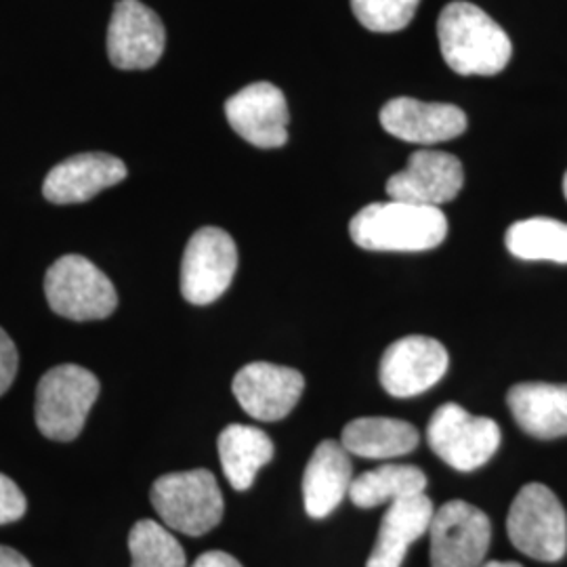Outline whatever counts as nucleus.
<instances>
[{"mask_svg": "<svg viewBox=\"0 0 567 567\" xmlns=\"http://www.w3.org/2000/svg\"><path fill=\"white\" fill-rule=\"evenodd\" d=\"M564 194H566V200H567V173H566V177H564Z\"/></svg>", "mask_w": 567, "mask_h": 567, "instance_id": "7c9ffc66", "label": "nucleus"}, {"mask_svg": "<svg viewBox=\"0 0 567 567\" xmlns=\"http://www.w3.org/2000/svg\"><path fill=\"white\" fill-rule=\"evenodd\" d=\"M480 567H524L515 561H484Z\"/></svg>", "mask_w": 567, "mask_h": 567, "instance_id": "c756f323", "label": "nucleus"}, {"mask_svg": "<svg viewBox=\"0 0 567 567\" xmlns=\"http://www.w3.org/2000/svg\"><path fill=\"white\" fill-rule=\"evenodd\" d=\"M429 540L431 567H480L492 543V522L482 508L450 501L435 508Z\"/></svg>", "mask_w": 567, "mask_h": 567, "instance_id": "6e6552de", "label": "nucleus"}, {"mask_svg": "<svg viewBox=\"0 0 567 567\" xmlns=\"http://www.w3.org/2000/svg\"><path fill=\"white\" fill-rule=\"evenodd\" d=\"M513 547L536 561H559L567 550V515L559 498L543 484H527L507 517Z\"/></svg>", "mask_w": 567, "mask_h": 567, "instance_id": "423d86ee", "label": "nucleus"}, {"mask_svg": "<svg viewBox=\"0 0 567 567\" xmlns=\"http://www.w3.org/2000/svg\"><path fill=\"white\" fill-rule=\"evenodd\" d=\"M18 347L11 337L0 328V395H4L18 377Z\"/></svg>", "mask_w": 567, "mask_h": 567, "instance_id": "bb28decb", "label": "nucleus"}, {"mask_svg": "<svg viewBox=\"0 0 567 567\" xmlns=\"http://www.w3.org/2000/svg\"><path fill=\"white\" fill-rule=\"evenodd\" d=\"M49 307L68 320H105L118 307L112 280L82 255H65L49 267L44 276Z\"/></svg>", "mask_w": 567, "mask_h": 567, "instance_id": "39448f33", "label": "nucleus"}, {"mask_svg": "<svg viewBox=\"0 0 567 567\" xmlns=\"http://www.w3.org/2000/svg\"><path fill=\"white\" fill-rule=\"evenodd\" d=\"M508 252L524 261L567 265V224L532 217L511 225L505 236Z\"/></svg>", "mask_w": 567, "mask_h": 567, "instance_id": "5701e85b", "label": "nucleus"}, {"mask_svg": "<svg viewBox=\"0 0 567 567\" xmlns=\"http://www.w3.org/2000/svg\"><path fill=\"white\" fill-rule=\"evenodd\" d=\"M100 398L97 377L76 364L51 368L37 389V425L47 440L72 442Z\"/></svg>", "mask_w": 567, "mask_h": 567, "instance_id": "20e7f679", "label": "nucleus"}, {"mask_svg": "<svg viewBox=\"0 0 567 567\" xmlns=\"http://www.w3.org/2000/svg\"><path fill=\"white\" fill-rule=\"evenodd\" d=\"M231 391L244 412L255 421L276 423L299 404L305 391L303 374L288 365L252 362L234 377Z\"/></svg>", "mask_w": 567, "mask_h": 567, "instance_id": "f8f14e48", "label": "nucleus"}, {"mask_svg": "<svg viewBox=\"0 0 567 567\" xmlns=\"http://www.w3.org/2000/svg\"><path fill=\"white\" fill-rule=\"evenodd\" d=\"M166 30L140 0H121L107 28V55L118 70H150L163 58Z\"/></svg>", "mask_w": 567, "mask_h": 567, "instance_id": "9b49d317", "label": "nucleus"}, {"mask_svg": "<svg viewBox=\"0 0 567 567\" xmlns=\"http://www.w3.org/2000/svg\"><path fill=\"white\" fill-rule=\"evenodd\" d=\"M163 526L185 536H204L224 519V494L208 468L166 473L150 492Z\"/></svg>", "mask_w": 567, "mask_h": 567, "instance_id": "7ed1b4c3", "label": "nucleus"}, {"mask_svg": "<svg viewBox=\"0 0 567 567\" xmlns=\"http://www.w3.org/2000/svg\"><path fill=\"white\" fill-rule=\"evenodd\" d=\"M238 248L219 227L198 229L185 246L182 261V295L192 305L215 303L236 276Z\"/></svg>", "mask_w": 567, "mask_h": 567, "instance_id": "1a4fd4ad", "label": "nucleus"}, {"mask_svg": "<svg viewBox=\"0 0 567 567\" xmlns=\"http://www.w3.org/2000/svg\"><path fill=\"white\" fill-rule=\"evenodd\" d=\"M131 567H187V557L179 540L168 527L142 519L128 534Z\"/></svg>", "mask_w": 567, "mask_h": 567, "instance_id": "b1692460", "label": "nucleus"}, {"mask_svg": "<svg viewBox=\"0 0 567 567\" xmlns=\"http://www.w3.org/2000/svg\"><path fill=\"white\" fill-rule=\"evenodd\" d=\"M437 39L450 70L461 76L501 74L513 55L507 32L484 9L465 0L444 7L437 20Z\"/></svg>", "mask_w": 567, "mask_h": 567, "instance_id": "f257e3e1", "label": "nucleus"}, {"mask_svg": "<svg viewBox=\"0 0 567 567\" xmlns=\"http://www.w3.org/2000/svg\"><path fill=\"white\" fill-rule=\"evenodd\" d=\"M465 183L463 164L446 152L419 150L410 156L404 171L386 182L389 200L435 206L454 200Z\"/></svg>", "mask_w": 567, "mask_h": 567, "instance_id": "ddd939ff", "label": "nucleus"}, {"mask_svg": "<svg viewBox=\"0 0 567 567\" xmlns=\"http://www.w3.org/2000/svg\"><path fill=\"white\" fill-rule=\"evenodd\" d=\"M25 508L28 503L18 484L0 473V526L20 522L25 515Z\"/></svg>", "mask_w": 567, "mask_h": 567, "instance_id": "a878e982", "label": "nucleus"}, {"mask_svg": "<svg viewBox=\"0 0 567 567\" xmlns=\"http://www.w3.org/2000/svg\"><path fill=\"white\" fill-rule=\"evenodd\" d=\"M126 164L103 152L79 154L58 164L44 179L42 194L49 203L81 204L126 177Z\"/></svg>", "mask_w": 567, "mask_h": 567, "instance_id": "dca6fc26", "label": "nucleus"}, {"mask_svg": "<svg viewBox=\"0 0 567 567\" xmlns=\"http://www.w3.org/2000/svg\"><path fill=\"white\" fill-rule=\"evenodd\" d=\"M508 410L522 431L536 440L567 435V385L519 383L508 389Z\"/></svg>", "mask_w": 567, "mask_h": 567, "instance_id": "6ab92c4d", "label": "nucleus"}, {"mask_svg": "<svg viewBox=\"0 0 567 567\" xmlns=\"http://www.w3.org/2000/svg\"><path fill=\"white\" fill-rule=\"evenodd\" d=\"M274 442L271 437L250 425L225 426L219 435V461L224 466L229 486L244 492L255 484L261 466L271 463Z\"/></svg>", "mask_w": 567, "mask_h": 567, "instance_id": "412c9836", "label": "nucleus"}, {"mask_svg": "<svg viewBox=\"0 0 567 567\" xmlns=\"http://www.w3.org/2000/svg\"><path fill=\"white\" fill-rule=\"evenodd\" d=\"M225 116L244 142L276 150L288 142V103L271 82H255L225 103Z\"/></svg>", "mask_w": 567, "mask_h": 567, "instance_id": "4468645a", "label": "nucleus"}, {"mask_svg": "<svg viewBox=\"0 0 567 567\" xmlns=\"http://www.w3.org/2000/svg\"><path fill=\"white\" fill-rule=\"evenodd\" d=\"M421 442V433L414 425L400 419L364 416L347 423L341 444L351 456L372 461H391L414 452Z\"/></svg>", "mask_w": 567, "mask_h": 567, "instance_id": "aec40b11", "label": "nucleus"}, {"mask_svg": "<svg viewBox=\"0 0 567 567\" xmlns=\"http://www.w3.org/2000/svg\"><path fill=\"white\" fill-rule=\"evenodd\" d=\"M381 124L402 142L433 145L461 137L466 131V114L452 103L395 97L381 110Z\"/></svg>", "mask_w": 567, "mask_h": 567, "instance_id": "2eb2a0df", "label": "nucleus"}, {"mask_svg": "<svg viewBox=\"0 0 567 567\" xmlns=\"http://www.w3.org/2000/svg\"><path fill=\"white\" fill-rule=\"evenodd\" d=\"M447 349L431 337H404L386 347L379 381L393 398H414L437 385L447 372Z\"/></svg>", "mask_w": 567, "mask_h": 567, "instance_id": "9d476101", "label": "nucleus"}, {"mask_svg": "<svg viewBox=\"0 0 567 567\" xmlns=\"http://www.w3.org/2000/svg\"><path fill=\"white\" fill-rule=\"evenodd\" d=\"M433 513L435 507L426 494L389 505L365 567H402L410 547L429 534Z\"/></svg>", "mask_w": 567, "mask_h": 567, "instance_id": "a211bd4d", "label": "nucleus"}, {"mask_svg": "<svg viewBox=\"0 0 567 567\" xmlns=\"http://www.w3.org/2000/svg\"><path fill=\"white\" fill-rule=\"evenodd\" d=\"M0 567H32L16 548L0 547Z\"/></svg>", "mask_w": 567, "mask_h": 567, "instance_id": "c85d7f7f", "label": "nucleus"}, {"mask_svg": "<svg viewBox=\"0 0 567 567\" xmlns=\"http://www.w3.org/2000/svg\"><path fill=\"white\" fill-rule=\"evenodd\" d=\"M426 475L414 465H381L353 477L349 498L355 507L374 508L425 494Z\"/></svg>", "mask_w": 567, "mask_h": 567, "instance_id": "4be33fe9", "label": "nucleus"}, {"mask_svg": "<svg viewBox=\"0 0 567 567\" xmlns=\"http://www.w3.org/2000/svg\"><path fill=\"white\" fill-rule=\"evenodd\" d=\"M189 567H244L236 557L227 555L224 550H208L203 553Z\"/></svg>", "mask_w": 567, "mask_h": 567, "instance_id": "cd10ccee", "label": "nucleus"}, {"mask_svg": "<svg viewBox=\"0 0 567 567\" xmlns=\"http://www.w3.org/2000/svg\"><path fill=\"white\" fill-rule=\"evenodd\" d=\"M351 240L374 252H425L446 240L447 219L442 208L421 204H368L349 224Z\"/></svg>", "mask_w": 567, "mask_h": 567, "instance_id": "f03ea898", "label": "nucleus"}, {"mask_svg": "<svg viewBox=\"0 0 567 567\" xmlns=\"http://www.w3.org/2000/svg\"><path fill=\"white\" fill-rule=\"evenodd\" d=\"M353 484L351 454L337 440H324L313 450L303 473L305 511L311 519H324L349 496Z\"/></svg>", "mask_w": 567, "mask_h": 567, "instance_id": "f3484780", "label": "nucleus"}, {"mask_svg": "<svg viewBox=\"0 0 567 567\" xmlns=\"http://www.w3.org/2000/svg\"><path fill=\"white\" fill-rule=\"evenodd\" d=\"M421 0H351V11L370 32L391 34L414 20Z\"/></svg>", "mask_w": 567, "mask_h": 567, "instance_id": "393cba45", "label": "nucleus"}, {"mask_svg": "<svg viewBox=\"0 0 567 567\" xmlns=\"http://www.w3.org/2000/svg\"><path fill=\"white\" fill-rule=\"evenodd\" d=\"M503 433L496 421L475 416L463 405H440L426 426V442L447 466L471 473L496 454Z\"/></svg>", "mask_w": 567, "mask_h": 567, "instance_id": "0eeeda50", "label": "nucleus"}]
</instances>
